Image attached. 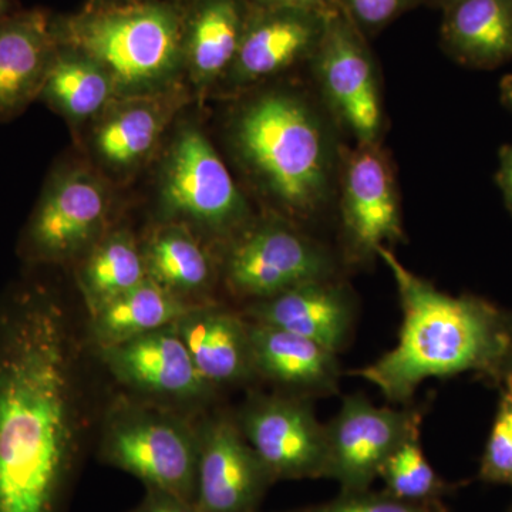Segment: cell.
Returning <instances> with one entry per match:
<instances>
[{"label":"cell","mask_w":512,"mask_h":512,"mask_svg":"<svg viewBox=\"0 0 512 512\" xmlns=\"http://www.w3.org/2000/svg\"><path fill=\"white\" fill-rule=\"evenodd\" d=\"M86 333L53 286L0 295V512H66L92 429Z\"/></svg>","instance_id":"6da1fadb"},{"label":"cell","mask_w":512,"mask_h":512,"mask_svg":"<svg viewBox=\"0 0 512 512\" xmlns=\"http://www.w3.org/2000/svg\"><path fill=\"white\" fill-rule=\"evenodd\" d=\"M402 308L396 346L376 362L349 372L373 384L397 406H409L421 383L474 373L495 384L504 379L511 345V316L483 298L441 292L414 274L390 248L379 249Z\"/></svg>","instance_id":"7a4b0ae2"},{"label":"cell","mask_w":512,"mask_h":512,"mask_svg":"<svg viewBox=\"0 0 512 512\" xmlns=\"http://www.w3.org/2000/svg\"><path fill=\"white\" fill-rule=\"evenodd\" d=\"M316 93L275 87L249 97L229 126L245 173L276 215L308 227L335 210L345 146Z\"/></svg>","instance_id":"3957f363"},{"label":"cell","mask_w":512,"mask_h":512,"mask_svg":"<svg viewBox=\"0 0 512 512\" xmlns=\"http://www.w3.org/2000/svg\"><path fill=\"white\" fill-rule=\"evenodd\" d=\"M56 42L99 63L117 99L170 92L184 66V32L161 3L94 10L53 29Z\"/></svg>","instance_id":"277c9868"},{"label":"cell","mask_w":512,"mask_h":512,"mask_svg":"<svg viewBox=\"0 0 512 512\" xmlns=\"http://www.w3.org/2000/svg\"><path fill=\"white\" fill-rule=\"evenodd\" d=\"M200 421L197 413L119 394L101 416L97 457L136 477L146 490L164 491L194 503Z\"/></svg>","instance_id":"5b68a950"},{"label":"cell","mask_w":512,"mask_h":512,"mask_svg":"<svg viewBox=\"0 0 512 512\" xmlns=\"http://www.w3.org/2000/svg\"><path fill=\"white\" fill-rule=\"evenodd\" d=\"M338 254L308 229L274 215L252 220L225 244L221 274L229 291L247 303L264 301L323 279L339 278Z\"/></svg>","instance_id":"8992f818"},{"label":"cell","mask_w":512,"mask_h":512,"mask_svg":"<svg viewBox=\"0 0 512 512\" xmlns=\"http://www.w3.org/2000/svg\"><path fill=\"white\" fill-rule=\"evenodd\" d=\"M306 67L316 96L340 131L355 144L382 143L386 119L375 55L367 37L336 6Z\"/></svg>","instance_id":"52a82bcc"},{"label":"cell","mask_w":512,"mask_h":512,"mask_svg":"<svg viewBox=\"0 0 512 512\" xmlns=\"http://www.w3.org/2000/svg\"><path fill=\"white\" fill-rule=\"evenodd\" d=\"M335 210L343 266L365 268L379 261V249L406 241L399 185L382 143L345 148Z\"/></svg>","instance_id":"ba28073f"},{"label":"cell","mask_w":512,"mask_h":512,"mask_svg":"<svg viewBox=\"0 0 512 512\" xmlns=\"http://www.w3.org/2000/svg\"><path fill=\"white\" fill-rule=\"evenodd\" d=\"M161 204L173 222L192 224L224 244L252 222L247 198L197 127L175 137L161 175Z\"/></svg>","instance_id":"9c48e42d"},{"label":"cell","mask_w":512,"mask_h":512,"mask_svg":"<svg viewBox=\"0 0 512 512\" xmlns=\"http://www.w3.org/2000/svg\"><path fill=\"white\" fill-rule=\"evenodd\" d=\"M109 204L106 185L92 171L56 174L23 231L20 255L33 266L83 258L106 234Z\"/></svg>","instance_id":"30bf717a"},{"label":"cell","mask_w":512,"mask_h":512,"mask_svg":"<svg viewBox=\"0 0 512 512\" xmlns=\"http://www.w3.org/2000/svg\"><path fill=\"white\" fill-rule=\"evenodd\" d=\"M427 406L377 407L363 394L343 397L339 412L325 424L326 478L340 491L372 488L387 458L404 441L421 434Z\"/></svg>","instance_id":"8fae6325"},{"label":"cell","mask_w":512,"mask_h":512,"mask_svg":"<svg viewBox=\"0 0 512 512\" xmlns=\"http://www.w3.org/2000/svg\"><path fill=\"white\" fill-rule=\"evenodd\" d=\"M235 419L275 481L326 478L325 424L309 397L251 392Z\"/></svg>","instance_id":"7c38bea8"},{"label":"cell","mask_w":512,"mask_h":512,"mask_svg":"<svg viewBox=\"0 0 512 512\" xmlns=\"http://www.w3.org/2000/svg\"><path fill=\"white\" fill-rule=\"evenodd\" d=\"M94 353L110 376L134 396L191 413L217 396L198 373L174 325Z\"/></svg>","instance_id":"4fadbf2b"},{"label":"cell","mask_w":512,"mask_h":512,"mask_svg":"<svg viewBox=\"0 0 512 512\" xmlns=\"http://www.w3.org/2000/svg\"><path fill=\"white\" fill-rule=\"evenodd\" d=\"M276 483L239 429L235 413L200 421V458L194 504L201 512H259Z\"/></svg>","instance_id":"5bb4252c"},{"label":"cell","mask_w":512,"mask_h":512,"mask_svg":"<svg viewBox=\"0 0 512 512\" xmlns=\"http://www.w3.org/2000/svg\"><path fill=\"white\" fill-rule=\"evenodd\" d=\"M330 9L252 8L237 56L222 82L244 90L293 67L308 66Z\"/></svg>","instance_id":"9a60e30c"},{"label":"cell","mask_w":512,"mask_h":512,"mask_svg":"<svg viewBox=\"0 0 512 512\" xmlns=\"http://www.w3.org/2000/svg\"><path fill=\"white\" fill-rule=\"evenodd\" d=\"M242 313L251 322L315 340L339 355L352 340L357 303L353 289L339 276L245 303Z\"/></svg>","instance_id":"2e32d148"},{"label":"cell","mask_w":512,"mask_h":512,"mask_svg":"<svg viewBox=\"0 0 512 512\" xmlns=\"http://www.w3.org/2000/svg\"><path fill=\"white\" fill-rule=\"evenodd\" d=\"M174 326L198 373L215 392L247 386L258 379L244 313L222 303L202 302Z\"/></svg>","instance_id":"e0dca14e"},{"label":"cell","mask_w":512,"mask_h":512,"mask_svg":"<svg viewBox=\"0 0 512 512\" xmlns=\"http://www.w3.org/2000/svg\"><path fill=\"white\" fill-rule=\"evenodd\" d=\"M249 322L256 377L278 392L296 396H333L339 392L342 367L338 353L288 330Z\"/></svg>","instance_id":"ac0fdd59"},{"label":"cell","mask_w":512,"mask_h":512,"mask_svg":"<svg viewBox=\"0 0 512 512\" xmlns=\"http://www.w3.org/2000/svg\"><path fill=\"white\" fill-rule=\"evenodd\" d=\"M180 101L174 89L114 100L93 131V150L100 163L111 171H127L146 161Z\"/></svg>","instance_id":"d6986e66"},{"label":"cell","mask_w":512,"mask_h":512,"mask_svg":"<svg viewBox=\"0 0 512 512\" xmlns=\"http://www.w3.org/2000/svg\"><path fill=\"white\" fill-rule=\"evenodd\" d=\"M56 45L43 13L0 20V117L15 116L39 97Z\"/></svg>","instance_id":"ffe728a7"},{"label":"cell","mask_w":512,"mask_h":512,"mask_svg":"<svg viewBox=\"0 0 512 512\" xmlns=\"http://www.w3.org/2000/svg\"><path fill=\"white\" fill-rule=\"evenodd\" d=\"M441 10L440 43L454 62L491 70L512 60V0H454Z\"/></svg>","instance_id":"44dd1931"},{"label":"cell","mask_w":512,"mask_h":512,"mask_svg":"<svg viewBox=\"0 0 512 512\" xmlns=\"http://www.w3.org/2000/svg\"><path fill=\"white\" fill-rule=\"evenodd\" d=\"M251 6L247 0H200L184 32V66L200 89L227 76Z\"/></svg>","instance_id":"7402d4cb"},{"label":"cell","mask_w":512,"mask_h":512,"mask_svg":"<svg viewBox=\"0 0 512 512\" xmlns=\"http://www.w3.org/2000/svg\"><path fill=\"white\" fill-rule=\"evenodd\" d=\"M197 305L168 292L147 276L130 291L87 315V343L100 349L126 342L174 325Z\"/></svg>","instance_id":"603a6c76"},{"label":"cell","mask_w":512,"mask_h":512,"mask_svg":"<svg viewBox=\"0 0 512 512\" xmlns=\"http://www.w3.org/2000/svg\"><path fill=\"white\" fill-rule=\"evenodd\" d=\"M143 248L147 276L185 301L208 302L217 266L187 225L170 222L156 229Z\"/></svg>","instance_id":"cb8c5ba5"},{"label":"cell","mask_w":512,"mask_h":512,"mask_svg":"<svg viewBox=\"0 0 512 512\" xmlns=\"http://www.w3.org/2000/svg\"><path fill=\"white\" fill-rule=\"evenodd\" d=\"M39 99L70 123L80 124L100 116L117 99V93L109 73L99 63L63 47L53 56Z\"/></svg>","instance_id":"d4e9b609"},{"label":"cell","mask_w":512,"mask_h":512,"mask_svg":"<svg viewBox=\"0 0 512 512\" xmlns=\"http://www.w3.org/2000/svg\"><path fill=\"white\" fill-rule=\"evenodd\" d=\"M77 269L87 315L147 278L143 248L126 229L109 232L86 255Z\"/></svg>","instance_id":"484cf974"},{"label":"cell","mask_w":512,"mask_h":512,"mask_svg":"<svg viewBox=\"0 0 512 512\" xmlns=\"http://www.w3.org/2000/svg\"><path fill=\"white\" fill-rule=\"evenodd\" d=\"M421 434L410 437L387 458L380 471L383 491L409 503L444 501L460 484L450 483L434 470L420 443Z\"/></svg>","instance_id":"4316f807"},{"label":"cell","mask_w":512,"mask_h":512,"mask_svg":"<svg viewBox=\"0 0 512 512\" xmlns=\"http://www.w3.org/2000/svg\"><path fill=\"white\" fill-rule=\"evenodd\" d=\"M500 402L490 436L480 460L478 478L483 483L512 487V379L501 383Z\"/></svg>","instance_id":"83f0119b"},{"label":"cell","mask_w":512,"mask_h":512,"mask_svg":"<svg viewBox=\"0 0 512 512\" xmlns=\"http://www.w3.org/2000/svg\"><path fill=\"white\" fill-rule=\"evenodd\" d=\"M284 512H450L444 501L434 503H409L399 500L386 491H340L325 503L306 505Z\"/></svg>","instance_id":"f1b7e54d"},{"label":"cell","mask_w":512,"mask_h":512,"mask_svg":"<svg viewBox=\"0 0 512 512\" xmlns=\"http://www.w3.org/2000/svg\"><path fill=\"white\" fill-rule=\"evenodd\" d=\"M353 25L370 39L424 0H333Z\"/></svg>","instance_id":"f546056e"},{"label":"cell","mask_w":512,"mask_h":512,"mask_svg":"<svg viewBox=\"0 0 512 512\" xmlns=\"http://www.w3.org/2000/svg\"><path fill=\"white\" fill-rule=\"evenodd\" d=\"M127 512H201L197 505L177 495L146 490L143 500Z\"/></svg>","instance_id":"4dcf8cb0"},{"label":"cell","mask_w":512,"mask_h":512,"mask_svg":"<svg viewBox=\"0 0 512 512\" xmlns=\"http://www.w3.org/2000/svg\"><path fill=\"white\" fill-rule=\"evenodd\" d=\"M497 184L503 192L505 205L512 215V144L500 150V165L497 171Z\"/></svg>","instance_id":"1f68e13d"},{"label":"cell","mask_w":512,"mask_h":512,"mask_svg":"<svg viewBox=\"0 0 512 512\" xmlns=\"http://www.w3.org/2000/svg\"><path fill=\"white\" fill-rule=\"evenodd\" d=\"M251 8L330 9L333 0H247Z\"/></svg>","instance_id":"d6a6232c"},{"label":"cell","mask_w":512,"mask_h":512,"mask_svg":"<svg viewBox=\"0 0 512 512\" xmlns=\"http://www.w3.org/2000/svg\"><path fill=\"white\" fill-rule=\"evenodd\" d=\"M501 100L512 111V74L503 77L500 83Z\"/></svg>","instance_id":"836d02e7"},{"label":"cell","mask_w":512,"mask_h":512,"mask_svg":"<svg viewBox=\"0 0 512 512\" xmlns=\"http://www.w3.org/2000/svg\"><path fill=\"white\" fill-rule=\"evenodd\" d=\"M505 376H510L512 379V316H511V345L510 353H508L507 367H505Z\"/></svg>","instance_id":"e575fe53"},{"label":"cell","mask_w":512,"mask_h":512,"mask_svg":"<svg viewBox=\"0 0 512 512\" xmlns=\"http://www.w3.org/2000/svg\"><path fill=\"white\" fill-rule=\"evenodd\" d=\"M451 2H454V0H424V5L436 6V8L443 9Z\"/></svg>","instance_id":"d590c367"},{"label":"cell","mask_w":512,"mask_h":512,"mask_svg":"<svg viewBox=\"0 0 512 512\" xmlns=\"http://www.w3.org/2000/svg\"><path fill=\"white\" fill-rule=\"evenodd\" d=\"M9 9V0H0V18L5 15L6 10Z\"/></svg>","instance_id":"8d00e7d4"},{"label":"cell","mask_w":512,"mask_h":512,"mask_svg":"<svg viewBox=\"0 0 512 512\" xmlns=\"http://www.w3.org/2000/svg\"><path fill=\"white\" fill-rule=\"evenodd\" d=\"M508 512H512V503L510 505V508H508Z\"/></svg>","instance_id":"74e56055"}]
</instances>
